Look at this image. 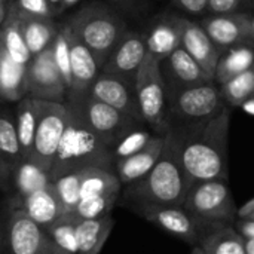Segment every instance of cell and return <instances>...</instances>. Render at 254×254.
I'll return each mask as SVG.
<instances>
[{
  "instance_id": "1",
  "label": "cell",
  "mask_w": 254,
  "mask_h": 254,
  "mask_svg": "<svg viewBox=\"0 0 254 254\" xmlns=\"http://www.w3.org/2000/svg\"><path fill=\"white\" fill-rule=\"evenodd\" d=\"M231 128V107L226 106L210 121L171 128L188 188L205 180H228V140Z\"/></svg>"
},
{
  "instance_id": "2",
  "label": "cell",
  "mask_w": 254,
  "mask_h": 254,
  "mask_svg": "<svg viewBox=\"0 0 254 254\" xmlns=\"http://www.w3.org/2000/svg\"><path fill=\"white\" fill-rule=\"evenodd\" d=\"M188 190L176 141L167 134L162 155L155 167L144 177L124 186L118 202L141 216L153 208L183 205Z\"/></svg>"
},
{
  "instance_id": "3",
  "label": "cell",
  "mask_w": 254,
  "mask_h": 254,
  "mask_svg": "<svg viewBox=\"0 0 254 254\" xmlns=\"http://www.w3.org/2000/svg\"><path fill=\"white\" fill-rule=\"evenodd\" d=\"M68 110L70 119L51 168L52 180L65 173L91 167L115 171L112 149L70 107Z\"/></svg>"
},
{
  "instance_id": "4",
  "label": "cell",
  "mask_w": 254,
  "mask_h": 254,
  "mask_svg": "<svg viewBox=\"0 0 254 254\" xmlns=\"http://www.w3.org/2000/svg\"><path fill=\"white\" fill-rule=\"evenodd\" d=\"M67 24L92 52L101 68L128 30L124 18L100 1L82 6L70 16Z\"/></svg>"
},
{
  "instance_id": "5",
  "label": "cell",
  "mask_w": 254,
  "mask_h": 254,
  "mask_svg": "<svg viewBox=\"0 0 254 254\" xmlns=\"http://www.w3.org/2000/svg\"><path fill=\"white\" fill-rule=\"evenodd\" d=\"M183 208L210 232L220 226L235 225L238 207L228 180H205L189 188Z\"/></svg>"
},
{
  "instance_id": "6",
  "label": "cell",
  "mask_w": 254,
  "mask_h": 254,
  "mask_svg": "<svg viewBox=\"0 0 254 254\" xmlns=\"http://www.w3.org/2000/svg\"><path fill=\"white\" fill-rule=\"evenodd\" d=\"M167 100L170 129L210 121L228 106L216 80L167 92Z\"/></svg>"
},
{
  "instance_id": "7",
  "label": "cell",
  "mask_w": 254,
  "mask_h": 254,
  "mask_svg": "<svg viewBox=\"0 0 254 254\" xmlns=\"http://www.w3.org/2000/svg\"><path fill=\"white\" fill-rule=\"evenodd\" d=\"M135 91L144 124L153 134L167 135L170 132L167 88L159 60L149 52L137 73Z\"/></svg>"
},
{
  "instance_id": "8",
  "label": "cell",
  "mask_w": 254,
  "mask_h": 254,
  "mask_svg": "<svg viewBox=\"0 0 254 254\" xmlns=\"http://www.w3.org/2000/svg\"><path fill=\"white\" fill-rule=\"evenodd\" d=\"M65 104L110 147L113 149L121 138L132 129L143 127L138 121L119 112L118 109L88 95L67 100Z\"/></svg>"
},
{
  "instance_id": "9",
  "label": "cell",
  "mask_w": 254,
  "mask_h": 254,
  "mask_svg": "<svg viewBox=\"0 0 254 254\" xmlns=\"http://www.w3.org/2000/svg\"><path fill=\"white\" fill-rule=\"evenodd\" d=\"M37 104L39 121L30 159L51 173L57 150L70 119V110L65 103L37 100Z\"/></svg>"
},
{
  "instance_id": "10",
  "label": "cell",
  "mask_w": 254,
  "mask_h": 254,
  "mask_svg": "<svg viewBox=\"0 0 254 254\" xmlns=\"http://www.w3.org/2000/svg\"><path fill=\"white\" fill-rule=\"evenodd\" d=\"M4 254H48L58 250L48 232L19 207L6 202Z\"/></svg>"
},
{
  "instance_id": "11",
  "label": "cell",
  "mask_w": 254,
  "mask_h": 254,
  "mask_svg": "<svg viewBox=\"0 0 254 254\" xmlns=\"http://www.w3.org/2000/svg\"><path fill=\"white\" fill-rule=\"evenodd\" d=\"M27 88L28 95L37 100L65 103L67 85L58 70L52 45L37 55H33L27 64Z\"/></svg>"
},
{
  "instance_id": "12",
  "label": "cell",
  "mask_w": 254,
  "mask_h": 254,
  "mask_svg": "<svg viewBox=\"0 0 254 254\" xmlns=\"http://www.w3.org/2000/svg\"><path fill=\"white\" fill-rule=\"evenodd\" d=\"M147 55V46L143 33L127 30L124 37L119 40L101 71L122 77L131 83H135L137 73Z\"/></svg>"
},
{
  "instance_id": "13",
  "label": "cell",
  "mask_w": 254,
  "mask_h": 254,
  "mask_svg": "<svg viewBox=\"0 0 254 254\" xmlns=\"http://www.w3.org/2000/svg\"><path fill=\"white\" fill-rule=\"evenodd\" d=\"M89 95L131 116L140 124H144L138 98H137L135 83H131L122 77L101 71L95 79L94 85L91 86Z\"/></svg>"
},
{
  "instance_id": "14",
  "label": "cell",
  "mask_w": 254,
  "mask_h": 254,
  "mask_svg": "<svg viewBox=\"0 0 254 254\" xmlns=\"http://www.w3.org/2000/svg\"><path fill=\"white\" fill-rule=\"evenodd\" d=\"M140 217L155 225L156 228L162 229L164 232L190 244L192 247L198 246L199 241L210 232L202 225H199L183 208V205L153 208V210L143 213Z\"/></svg>"
},
{
  "instance_id": "15",
  "label": "cell",
  "mask_w": 254,
  "mask_h": 254,
  "mask_svg": "<svg viewBox=\"0 0 254 254\" xmlns=\"http://www.w3.org/2000/svg\"><path fill=\"white\" fill-rule=\"evenodd\" d=\"M250 19L249 12H232L225 15H210L201 21V25L223 54L225 51L250 42Z\"/></svg>"
},
{
  "instance_id": "16",
  "label": "cell",
  "mask_w": 254,
  "mask_h": 254,
  "mask_svg": "<svg viewBox=\"0 0 254 254\" xmlns=\"http://www.w3.org/2000/svg\"><path fill=\"white\" fill-rule=\"evenodd\" d=\"M68 45H70V65H71V86L67 92V100L79 98L89 94L91 86L101 73L92 52L85 43L71 31L68 25ZM65 100V101H67Z\"/></svg>"
},
{
  "instance_id": "17",
  "label": "cell",
  "mask_w": 254,
  "mask_h": 254,
  "mask_svg": "<svg viewBox=\"0 0 254 254\" xmlns=\"http://www.w3.org/2000/svg\"><path fill=\"white\" fill-rule=\"evenodd\" d=\"M185 30V18L171 13L156 15L143 33L147 52L156 60L165 58L174 49L182 46V37Z\"/></svg>"
},
{
  "instance_id": "18",
  "label": "cell",
  "mask_w": 254,
  "mask_h": 254,
  "mask_svg": "<svg viewBox=\"0 0 254 254\" xmlns=\"http://www.w3.org/2000/svg\"><path fill=\"white\" fill-rule=\"evenodd\" d=\"M159 65L167 92L210 82L201 65L189 55V52L183 46H179L165 58H162L159 61Z\"/></svg>"
},
{
  "instance_id": "19",
  "label": "cell",
  "mask_w": 254,
  "mask_h": 254,
  "mask_svg": "<svg viewBox=\"0 0 254 254\" xmlns=\"http://www.w3.org/2000/svg\"><path fill=\"white\" fill-rule=\"evenodd\" d=\"M22 161V152L15 127V112L0 106V190L10 195L12 176Z\"/></svg>"
},
{
  "instance_id": "20",
  "label": "cell",
  "mask_w": 254,
  "mask_h": 254,
  "mask_svg": "<svg viewBox=\"0 0 254 254\" xmlns=\"http://www.w3.org/2000/svg\"><path fill=\"white\" fill-rule=\"evenodd\" d=\"M182 46L189 52V55L201 65L208 80H214L216 68L222 52L213 43L201 22L185 18V30L182 37Z\"/></svg>"
},
{
  "instance_id": "21",
  "label": "cell",
  "mask_w": 254,
  "mask_h": 254,
  "mask_svg": "<svg viewBox=\"0 0 254 254\" xmlns=\"http://www.w3.org/2000/svg\"><path fill=\"white\" fill-rule=\"evenodd\" d=\"M6 202H10L16 207H19L45 231L64 216L63 205H61L60 198L57 196L52 185L46 189L37 190L24 198L10 195V196H7Z\"/></svg>"
},
{
  "instance_id": "22",
  "label": "cell",
  "mask_w": 254,
  "mask_h": 254,
  "mask_svg": "<svg viewBox=\"0 0 254 254\" xmlns=\"http://www.w3.org/2000/svg\"><path fill=\"white\" fill-rule=\"evenodd\" d=\"M165 137L153 134L150 141L137 153L119 159L115 164V173L122 183V186H127L141 177H144L158 162V159L162 155L164 146H165Z\"/></svg>"
},
{
  "instance_id": "23",
  "label": "cell",
  "mask_w": 254,
  "mask_h": 254,
  "mask_svg": "<svg viewBox=\"0 0 254 254\" xmlns=\"http://www.w3.org/2000/svg\"><path fill=\"white\" fill-rule=\"evenodd\" d=\"M28 95L27 65L15 61L0 42V100L19 101Z\"/></svg>"
},
{
  "instance_id": "24",
  "label": "cell",
  "mask_w": 254,
  "mask_h": 254,
  "mask_svg": "<svg viewBox=\"0 0 254 254\" xmlns=\"http://www.w3.org/2000/svg\"><path fill=\"white\" fill-rule=\"evenodd\" d=\"M18 18H19V27L24 40L31 55H37L52 45L60 30V25H57L54 18L36 16L30 13H24L21 10H18Z\"/></svg>"
},
{
  "instance_id": "25",
  "label": "cell",
  "mask_w": 254,
  "mask_h": 254,
  "mask_svg": "<svg viewBox=\"0 0 254 254\" xmlns=\"http://www.w3.org/2000/svg\"><path fill=\"white\" fill-rule=\"evenodd\" d=\"M37 121H39L37 98H33L31 95H25L19 101H16L15 127H16V135L22 152V159L31 158Z\"/></svg>"
},
{
  "instance_id": "26",
  "label": "cell",
  "mask_w": 254,
  "mask_h": 254,
  "mask_svg": "<svg viewBox=\"0 0 254 254\" xmlns=\"http://www.w3.org/2000/svg\"><path fill=\"white\" fill-rule=\"evenodd\" d=\"M115 226V220L112 214L100 217L80 220L76 225L77 234V254H100L104 244L107 243L112 229Z\"/></svg>"
},
{
  "instance_id": "27",
  "label": "cell",
  "mask_w": 254,
  "mask_h": 254,
  "mask_svg": "<svg viewBox=\"0 0 254 254\" xmlns=\"http://www.w3.org/2000/svg\"><path fill=\"white\" fill-rule=\"evenodd\" d=\"M51 185L52 177L49 171L43 170L31 159H22L13 171L10 195L24 198L37 190L49 188Z\"/></svg>"
},
{
  "instance_id": "28",
  "label": "cell",
  "mask_w": 254,
  "mask_h": 254,
  "mask_svg": "<svg viewBox=\"0 0 254 254\" xmlns=\"http://www.w3.org/2000/svg\"><path fill=\"white\" fill-rule=\"evenodd\" d=\"M254 67V45L250 42L241 43L225 51L220 55L216 68V83L223 85L232 77Z\"/></svg>"
},
{
  "instance_id": "29",
  "label": "cell",
  "mask_w": 254,
  "mask_h": 254,
  "mask_svg": "<svg viewBox=\"0 0 254 254\" xmlns=\"http://www.w3.org/2000/svg\"><path fill=\"white\" fill-rule=\"evenodd\" d=\"M0 42L3 43L7 54L21 64H28L31 60V52L27 48V43L24 40L21 27H19V18H18V9L15 6V1L10 0L7 16L0 27Z\"/></svg>"
},
{
  "instance_id": "30",
  "label": "cell",
  "mask_w": 254,
  "mask_h": 254,
  "mask_svg": "<svg viewBox=\"0 0 254 254\" xmlns=\"http://www.w3.org/2000/svg\"><path fill=\"white\" fill-rule=\"evenodd\" d=\"M122 192V183L119 182L115 171L104 168H85L82 186H80V201L106 196V195H119Z\"/></svg>"
},
{
  "instance_id": "31",
  "label": "cell",
  "mask_w": 254,
  "mask_h": 254,
  "mask_svg": "<svg viewBox=\"0 0 254 254\" xmlns=\"http://www.w3.org/2000/svg\"><path fill=\"white\" fill-rule=\"evenodd\" d=\"M199 246L207 254H247L246 240L235 226H220L208 232Z\"/></svg>"
},
{
  "instance_id": "32",
  "label": "cell",
  "mask_w": 254,
  "mask_h": 254,
  "mask_svg": "<svg viewBox=\"0 0 254 254\" xmlns=\"http://www.w3.org/2000/svg\"><path fill=\"white\" fill-rule=\"evenodd\" d=\"M85 170H77L65 173L55 180H52V188L60 198L64 214H73L74 208L80 201V186Z\"/></svg>"
},
{
  "instance_id": "33",
  "label": "cell",
  "mask_w": 254,
  "mask_h": 254,
  "mask_svg": "<svg viewBox=\"0 0 254 254\" xmlns=\"http://www.w3.org/2000/svg\"><path fill=\"white\" fill-rule=\"evenodd\" d=\"M220 91L229 107L243 106L254 97V67L220 85Z\"/></svg>"
},
{
  "instance_id": "34",
  "label": "cell",
  "mask_w": 254,
  "mask_h": 254,
  "mask_svg": "<svg viewBox=\"0 0 254 254\" xmlns=\"http://www.w3.org/2000/svg\"><path fill=\"white\" fill-rule=\"evenodd\" d=\"M76 225L77 220L71 214H64L51 228H48L46 232L60 250L67 254H77L79 247H77Z\"/></svg>"
},
{
  "instance_id": "35",
  "label": "cell",
  "mask_w": 254,
  "mask_h": 254,
  "mask_svg": "<svg viewBox=\"0 0 254 254\" xmlns=\"http://www.w3.org/2000/svg\"><path fill=\"white\" fill-rule=\"evenodd\" d=\"M118 199H119V195H106V196L82 199V201H79V204L74 208L71 216L77 222L109 216V214H112V210L118 204Z\"/></svg>"
},
{
  "instance_id": "36",
  "label": "cell",
  "mask_w": 254,
  "mask_h": 254,
  "mask_svg": "<svg viewBox=\"0 0 254 254\" xmlns=\"http://www.w3.org/2000/svg\"><path fill=\"white\" fill-rule=\"evenodd\" d=\"M52 52H54L55 64L65 80L67 89H70L71 65H70V45H68V24L67 22L64 25H60V30L52 42Z\"/></svg>"
},
{
  "instance_id": "37",
  "label": "cell",
  "mask_w": 254,
  "mask_h": 254,
  "mask_svg": "<svg viewBox=\"0 0 254 254\" xmlns=\"http://www.w3.org/2000/svg\"><path fill=\"white\" fill-rule=\"evenodd\" d=\"M152 135H153L152 129H146L143 127H138V128L132 129L131 132H128L112 149L113 158H115V164H116V161L124 159V158H128V156L137 153L138 150H141L150 141Z\"/></svg>"
},
{
  "instance_id": "38",
  "label": "cell",
  "mask_w": 254,
  "mask_h": 254,
  "mask_svg": "<svg viewBox=\"0 0 254 254\" xmlns=\"http://www.w3.org/2000/svg\"><path fill=\"white\" fill-rule=\"evenodd\" d=\"M18 10L36 16H48L55 18L60 15V10L49 0H13Z\"/></svg>"
},
{
  "instance_id": "39",
  "label": "cell",
  "mask_w": 254,
  "mask_h": 254,
  "mask_svg": "<svg viewBox=\"0 0 254 254\" xmlns=\"http://www.w3.org/2000/svg\"><path fill=\"white\" fill-rule=\"evenodd\" d=\"M244 0H208V12L211 15H225L238 12Z\"/></svg>"
},
{
  "instance_id": "40",
  "label": "cell",
  "mask_w": 254,
  "mask_h": 254,
  "mask_svg": "<svg viewBox=\"0 0 254 254\" xmlns=\"http://www.w3.org/2000/svg\"><path fill=\"white\" fill-rule=\"evenodd\" d=\"M179 9L190 15H204L208 12V0H171Z\"/></svg>"
},
{
  "instance_id": "41",
  "label": "cell",
  "mask_w": 254,
  "mask_h": 254,
  "mask_svg": "<svg viewBox=\"0 0 254 254\" xmlns=\"http://www.w3.org/2000/svg\"><path fill=\"white\" fill-rule=\"evenodd\" d=\"M234 226L246 240H254V219L238 217Z\"/></svg>"
},
{
  "instance_id": "42",
  "label": "cell",
  "mask_w": 254,
  "mask_h": 254,
  "mask_svg": "<svg viewBox=\"0 0 254 254\" xmlns=\"http://www.w3.org/2000/svg\"><path fill=\"white\" fill-rule=\"evenodd\" d=\"M110 1L128 13H137L138 6H140V0H110Z\"/></svg>"
},
{
  "instance_id": "43",
  "label": "cell",
  "mask_w": 254,
  "mask_h": 254,
  "mask_svg": "<svg viewBox=\"0 0 254 254\" xmlns=\"http://www.w3.org/2000/svg\"><path fill=\"white\" fill-rule=\"evenodd\" d=\"M238 217H250V219H254V198L250 199L247 204H244L238 210Z\"/></svg>"
},
{
  "instance_id": "44",
  "label": "cell",
  "mask_w": 254,
  "mask_h": 254,
  "mask_svg": "<svg viewBox=\"0 0 254 254\" xmlns=\"http://www.w3.org/2000/svg\"><path fill=\"white\" fill-rule=\"evenodd\" d=\"M6 249V223L4 213H0V254H4Z\"/></svg>"
},
{
  "instance_id": "45",
  "label": "cell",
  "mask_w": 254,
  "mask_h": 254,
  "mask_svg": "<svg viewBox=\"0 0 254 254\" xmlns=\"http://www.w3.org/2000/svg\"><path fill=\"white\" fill-rule=\"evenodd\" d=\"M9 3H10V0H0V27L3 25V22L7 16Z\"/></svg>"
},
{
  "instance_id": "46",
  "label": "cell",
  "mask_w": 254,
  "mask_h": 254,
  "mask_svg": "<svg viewBox=\"0 0 254 254\" xmlns=\"http://www.w3.org/2000/svg\"><path fill=\"white\" fill-rule=\"evenodd\" d=\"M79 1H80V0H61V12H64V10L70 9L71 6L77 4Z\"/></svg>"
},
{
  "instance_id": "47",
  "label": "cell",
  "mask_w": 254,
  "mask_h": 254,
  "mask_svg": "<svg viewBox=\"0 0 254 254\" xmlns=\"http://www.w3.org/2000/svg\"><path fill=\"white\" fill-rule=\"evenodd\" d=\"M243 107H244L249 113H253L254 115V97L253 98H250L249 101H246V103L243 104Z\"/></svg>"
},
{
  "instance_id": "48",
  "label": "cell",
  "mask_w": 254,
  "mask_h": 254,
  "mask_svg": "<svg viewBox=\"0 0 254 254\" xmlns=\"http://www.w3.org/2000/svg\"><path fill=\"white\" fill-rule=\"evenodd\" d=\"M246 250L247 254H254V240H246Z\"/></svg>"
},
{
  "instance_id": "49",
  "label": "cell",
  "mask_w": 254,
  "mask_h": 254,
  "mask_svg": "<svg viewBox=\"0 0 254 254\" xmlns=\"http://www.w3.org/2000/svg\"><path fill=\"white\" fill-rule=\"evenodd\" d=\"M250 43L254 45V13H252V19H250Z\"/></svg>"
},
{
  "instance_id": "50",
  "label": "cell",
  "mask_w": 254,
  "mask_h": 254,
  "mask_svg": "<svg viewBox=\"0 0 254 254\" xmlns=\"http://www.w3.org/2000/svg\"><path fill=\"white\" fill-rule=\"evenodd\" d=\"M190 254H207L204 250H202V247L198 244V246H193L192 247V252H190Z\"/></svg>"
},
{
  "instance_id": "51",
  "label": "cell",
  "mask_w": 254,
  "mask_h": 254,
  "mask_svg": "<svg viewBox=\"0 0 254 254\" xmlns=\"http://www.w3.org/2000/svg\"><path fill=\"white\" fill-rule=\"evenodd\" d=\"M49 1L60 10V13H63V12H61V0H49Z\"/></svg>"
},
{
  "instance_id": "52",
  "label": "cell",
  "mask_w": 254,
  "mask_h": 254,
  "mask_svg": "<svg viewBox=\"0 0 254 254\" xmlns=\"http://www.w3.org/2000/svg\"><path fill=\"white\" fill-rule=\"evenodd\" d=\"M48 254H67V253H64L63 250H60V249H58V250H55V252H52V253H48Z\"/></svg>"
},
{
  "instance_id": "53",
  "label": "cell",
  "mask_w": 254,
  "mask_h": 254,
  "mask_svg": "<svg viewBox=\"0 0 254 254\" xmlns=\"http://www.w3.org/2000/svg\"><path fill=\"white\" fill-rule=\"evenodd\" d=\"M250 1H252V3H254V0H250Z\"/></svg>"
}]
</instances>
